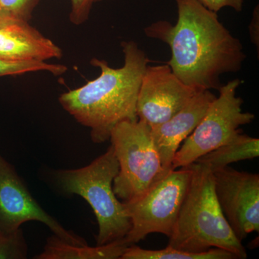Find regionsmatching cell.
<instances>
[{
    "label": "cell",
    "mask_w": 259,
    "mask_h": 259,
    "mask_svg": "<svg viewBox=\"0 0 259 259\" xmlns=\"http://www.w3.org/2000/svg\"><path fill=\"white\" fill-rule=\"evenodd\" d=\"M61 48L28 21H20L0 30V59L46 61L61 59Z\"/></svg>",
    "instance_id": "obj_12"
},
{
    "label": "cell",
    "mask_w": 259,
    "mask_h": 259,
    "mask_svg": "<svg viewBox=\"0 0 259 259\" xmlns=\"http://www.w3.org/2000/svg\"><path fill=\"white\" fill-rule=\"evenodd\" d=\"M30 221L44 223L54 235L67 243L87 244L82 238L65 229L40 207L14 166L0 153V231L11 233Z\"/></svg>",
    "instance_id": "obj_9"
},
{
    "label": "cell",
    "mask_w": 259,
    "mask_h": 259,
    "mask_svg": "<svg viewBox=\"0 0 259 259\" xmlns=\"http://www.w3.org/2000/svg\"><path fill=\"white\" fill-rule=\"evenodd\" d=\"M129 245L125 238L95 247L72 244L54 234L48 238L44 251L34 258L120 259Z\"/></svg>",
    "instance_id": "obj_13"
},
{
    "label": "cell",
    "mask_w": 259,
    "mask_h": 259,
    "mask_svg": "<svg viewBox=\"0 0 259 259\" xmlns=\"http://www.w3.org/2000/svg\"><path fill=\"white\" fill-rule=\"evenodd\" d=\"M71 8L69 20L75 25H82L90 18L95 0H71Z\"/></svg>",
    "instance_id": "obj_19"
},
{
    "label": "cell",
    "mask_w": 259,
    "mask_h": 259,
    "mask_svg": "<svg viewBox=\"0 0 259 259\" xmlns=\"http://www.w3.org/2000/svg\"><path fill=\"white\" fill-rule=\"evenodd\" d=\"M204 8L217 13L224 8H231L236 12L243 10L244 0H197Z\"/></svg>",
    "instance_id": "obj_20"
},
{
    "label": "cell",
    "mask_w": 259,
    "mask_h": 259,
    "mask_svg": "<svg viewBox=\"0 0 259 259\" xmlns=\"http://www.w3.org/2000/svg\"><path fill=\"white\" fill-rule=\"evenodd\" d=\"M197 93L182 82L168 64L148 65L138 95L139 120L150 126L163 123L180 112Z\"/></svg>",
    "instance_id": "obj_10"
},
{
    "label": "cell",
    "mask_w": 259,
    "mask_h": 259,
    "mask_svg": "<svg viewBox=\"0 0 259 259\" xmlns=\"http://www.w3.org/2000/svg\"><path fill=\"white\" fill-rule=\"evenodd\" d=\"M38 3L39 0H0V11L29 22Z\"/></svg>",
    "instance_id": "obj_18"
},
{
    "label": "cell",
    "mask_w": 259,
    "mask_h": 259,
    "mask_svg": "<svg viewBox=\"0 0 259 259\" xmlns=\"http://www.w3.org/2000/svg\"><path fill=\"white\" fill-rule=\"evenodd\" d=\"M102 1V0H95V3H97V2H100Z\"/></svg>",
    "instance_id": "obj_23"
},
{
    "label": "cell",
    "mask_w": 259,
    "mask_h": 259,
    "mask_svg": "<svg viewBox=\"0 0 259 259\" xmlns=\"http://www.w3.org/2000/svg\"><path fill=\"white\" fill-rule=\"evenodd\" d=\"M241 81L235 79L220 88L203 118L175 153L172 169L189 166L199 158L241 134V126L251 123L255 115L243 112V101L236 96Z\"/></svg>",
    "instance_id": "obj_7"
},
{
    "label": "cell",
    "mask_w": 259,
    "mask_h": 259,
    "mask_svg": "<svg viewBox=\"0 0 259 259\" xmlns=\"http://www.w3.org/2000/svg\"><path fill=\"white\" fill-rule=\"evenodd\" d=\"M258 156V139L240 134L195 162L207 166L212 172L235 162L253 159Z\"/></svg>",
    "instance_id": "obj_14"
},
{
    "label": "cell",
    "mask_w": 259,
    "mask_h": 259,
    "mask_svg": "<svg viewBox=\"0 0 259 259\" xmlns=\"http://www.w3.org/2000/svg\"><path fill=\"white\" fill-rule=\"evenodd\" d=\"M218 204L236 238L259 233V175L226 166L212 171Z\"/></svg>",
    "instance_id": "obj_8"
},
{
    "label": "cell",
    "mask_w": 259,
    "mask_h": 259,
    "mask_svg": "<svg viewBox=\"0 0 259 259\" xmlns=\"http://www.w3.org/2000/svg\"><path fill=\"white\" fill-rule=\"evenodd\" d=\"M120 259H237L228 250L212 248L206 251L194 253L168 246L161 250H147L135 244L129 245Z\"/></svg>",
    "instance_id": "obj_15"
},
{
    "label": "cell",
    "mask_w": 259,
    "mask_h": 259,
    "mask_svg": "<svg viewBox=\"0 0 259 259\" xmlns=\"http://www.w3.org/2000/svg\"><path fill=\"white\" fill-rule=\"evenodd\" d=\"M110 141L119 163L113 191L123 202L141 197L168 173L162 166L151 127L144 121L117 124Z\"/></svg>",
    "instance_id": "obj_5"
},
{
    "label": "cell",
    "mask_w": 259,
    "mask_h": 259,
    "mask_svg": "<svg viewBox=\"0 0 259 259\" xmlns=\"http://www.w3.org/2000/svg\"><path fill=\"white\" fill-rule=\"evenodd\" d=\"M259 17H258V7L255 8L254 13H253V18L250 22L249 26L250 37L251 39L252 42L255 44L258 49L259 39H258V27H259Z\"/></svg>",
    "instance_id": "obj_21"
},
{
    "label": "cell",
    "mask_w": 259,
    "mask_h": 259,
    "mask_svg": "<svg viewBox=\"0 0 259 259\" xmlns=\"http://www.w3.org/2000/svg\"><path fill=\"white\" fill-rule=\"evenodd\" d=\"M124 64L110 67L103 59L93 58L90 64L100 70L96 79L63 93V108L90 129L92 141L102 144L110 140L112 129L123 121H137L138 95L149 59L137 42H121Z\"/></svg>",
    "instance_id": "obj_2"
},
{
    "label": "cell",
    "mask_w": 259,
    "mask_h": 259,
    "mask_svg": "<svg viewBox=\"0 0 259 259\" xmlns=\"http://www.w3.org/2000/svg\"><path fill=\"white\" fill-rule=\"evenodd\" d=\"M193 175L168 245L184 251L221 248L244 259L246 251L223 214L214 190L212 172L192 163Z\"/></svg>",
    "instance_id": "obj_3"
},
{
    "label": "cell",
    "mask_w": 259,
    "mask_h": 259,
    "mask_svg": "<svg viewBox=\"0 0 259 259\" xmlns=\"http://www.w3.org/2000/svg\"><path fill=\"white\" fill-rule=\"evenodd\" d=\"M192 164L172 169L141 197L123 202L131 221L125 236L136 244L151 233L171 236L193 175Z\"/></svg>",
    "instance_id": "obj_6"
},
{
    "label": "cell",
    "mask_w": 259,
    "mask_h": 259,
    "mask_svg": "<svg viewBox=\"0 0 259 259\" xmlns=\"http://www.w3.org/2000/svg\"><path fill=\"white\" fill-rule=\"evenodd\" d=\"M119 163L112 146L88 166L77 169L58 170L55 179L65 193L81 196L91 206L98 223L97 245L123 239L131 221L123 202L113 191Z\"/></svg>",
    "instance_id": "obj_4"
},
{
    "label": "cell",
    "mask_w": 259,
    "mask_h": 259,
    "mask_svg": "<svg viewBox=\"0 0 259 259\" xmlns=\"http://www.w3.org/2000/svg\"><path fill=\"white\" fill-rule=\"evenodd\" d=\"M215 95L210 90L197 92L190 101L169 120L150 126L162 166L166 171L172 170L175 153L182 143L194 131L203 118Z\"/></svg>",
    "instance_id": "obj_11"
},
{
    "label": "cell",
    "mask_w": 259,
    "mask_h": 259,
    "mask_svg": "<svg viewBox=\"0 0 259 259\" xmlns=\"http://www.w3.org/2000/svg\"><path fill=\"white\" fill-rule=\"evenodd\" d=\"M175 1L176 24L161 20L145 33L169 47L167 64L182 82L197 92L218 90L221 76L239 71L246 59L241 40L221 23L217 13L197 0Z\"/></svg>",
    "instance_id": "obj_1"
},
{
    "label": "cell",
    "mask_w": 259,
    "mask_h": 259,
    "mask_svg": "<svg viewBox=\"0 0 259 259\" xmlns=\"http://www.w3.org/2000/svg\"><path fill=\"white\" fill-rule=\"evenodd\" d=\"M20 21H25L6 12L0 11V30Z\"/></svg>",
    "instance_id": "obj_22"
},
{
    "label": "cell",
    "mask_w": 259,
    "mask_h": 259,
    "mask_svg": "<svg viewBox=\"0 0 259 259\" xmlns=\"http://www.w3.org/2000/svg\"><path fill=\"white\" fill-rule=\"evenodd\" d=\"M27 253L26 242L20 228L11 233L0 231V259L26 258Z\"/></svg>",
    "instance_id": "obj_17"
},
{
    "label": "cell",
    "mask_w": 259,
    "mask_h": 259,
    "mask_svg": "<svg viewBox=\"0 0 259 259\" xmlns=\"http://www.w3.org/2000/svg\"><path fill=\"white\" fill-rule=\"evenodd\" d=\"M68 71L65 65L49 64L47 61H16L0 59V78L26 73L47 71L60 76Z\"/></svg>",
    "instance_id": "obj_16"
}]
</instances>
